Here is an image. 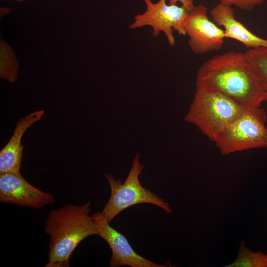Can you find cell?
<instances>
[{"instance_id": "6da1fadb", "label": "cell", "mask_w": 267, "mask_h": 267, "mask_svg": "<svg viewBox=\"0 0 267 267\" xmlns=\"http://www.w3.org/2000/svg\"><path fill=\"white\" fill-rule=\"evenodd\" d=\"M196 84L220 91L246 108L261 107L267 101L245 53L231 50L213 56L199 68Z\"/></svg>"}, {"instance_id": "30bf717a", "label": "cell", "mask_w": 267, "mask_h": 267, "mask_svg": "<svg viewBox=\"0 0 267 267\" xmlns=\"http://www.w3.org/2000/svg\"><path fill=\"white\" fill-rule=\"evenodd\" d=\"M44 112L43 110L35 111L17 122L12 135L0 151V174L20 172L23 151L22 136L27 129L42 119Z\"/></svg>"}, {"instance_id": "52a82bcc", "label": "cell", "mask_w": 267, "mask_h": 267, "mask_svg": "<svg viewBox=\"0 0 267 267\" xmlns=\"http://www.w3.org/2000/svg\"><path fill=\"white\" fill-rule=\"evenodd\" d=\"M183 27L189 38V46L194 53L219 51L222 47L225 38L223 29L209 19L205 6H195L189 11Z\"/></svg>"}, {"instance_id": "3957f363", "label": "cell", "mask_w": 267, "mask_h": 267, "mask_svg": "<svg viewBox=\"0 0 267 267\" xmlns=\"http://www.w3.org/2000/svg\"><path fill=\"white\" fill-rule=\"evenodd\" d=\"M246 108L215 89L196 84V91L185 120L215 142L218 135Z\"/></svg>"}, {"instance_id": "5b68a950", "label": "cell", "mask_w": 267, "mask_h": 267, "mask_svg": "<svg viewBox=\"0 0 267 267\" xmlns=\"http://www.w3.org/2000/svg\"><path fill=\"white\" fill-rule=\"evenodd\" d=\"M267 114L261 107L246 108L218 135L214 142L224 155L267 147Z\"/></svg>"}, {"instance_id": "2e32d148", "label": "cell", "mask_w": 267, "mask_h": 267, "mask_svg": "<svg viewBox=\"0 0 267 267\" xmlns=\"http://www.w3.org/2000/svg\"><path fill=\"white\" fill-rule=\"evenodd\" d=\"M17 1H24V0H16Z\"/></svg>"}, {"instance_id": "277c9868", "label": "cell", "mask_w": 267, "mask_h": 267, "mask_svg": "<svg viewBox=\"0 0 267 267\" xmlns=\"http://www.w3.org/2000/svg\"><path fill=\"white\" fill-rule=\"evenodd\" d=\"M139 157V154L136 153L124 183H122L121 179L115 180L111 174H104L110 185L111 194L101 213L109 223L124 210L140 203L153 204L167 213H173L167 202L141 184L139 176L144 167L140 162Z\"/></svg>"}, {"instance_id": "9c48e42d", "label": "cell", "mask_w": 267, "mask_h": 267, "mask_svg": "<svg viewBox=\"0 0 267 267\" xmlns=\"http://www.w3.org/2000/svg\"><path fill=\"white\" fill-rule=\"evenodd\" d=\"M92 217L96 224L97 235L108 243L111 249L110 267H166L165 265L156 264L148 260L136 253L126 237L110 225L101 212L95 213Z\"/></svg>"}, {"instance_id": "7c38bea8", "label": "cell", "mask_w": 267, "mask_h": 267, "mask_svg": "<svg viewBox=\"0 0 267 267\" xmlns=\"http://www.w3.org/2000/svg\"><path fill=\"white\" fill-rule=\"evenodd\" d=\"M236 259L225 267H267V254L252 252L241 239Z\"/></svg>"}, {"instance_id": "ba28073f", "label": "cell", "mask_w": 267, "mask_h": 267, "mask_svg": "<svg viewBox=\"0 0 267 267\" xmlns=\"http://www.w3.org/2000/svg\"><path fill=\"white\" fill-rule=\"evenodd\" d=\"M53 195L28 182L20 172L0 174V201L21 207L41 209L53 204Z\"/></svg>"}, {"instance_id": "4fadbf2b", "label": "cell", "mask_w": 267, "mask_h": 267, "mask_svg": "<svg viewBox=\"0 0 267 267\" xmlns=\"http://www.w3.org/2000/svg\"><path fill=\"white\" fill-rule=\"evenodd\" d=\"M245 53L267 93V47L250 48Z\"/></svg>"}, {"instance_id": "8992f818", "label": "cell", "mask_w": 267, "mask_h": 267, "mask_svg": "<svg viewBox=\"0 0 267 267\" xmlns=\"http://www.w3.org/2000/svg\"><path fill=\"white\" fill-rule=\"evenodd\" d=\"M166 0H159L154 3L151 0H143L146 6V11L134 17V21L130 25L129 28L135 29L150 26L154 37L162 32L169 44L174 46L175 44L174 31L180 35H186L183 23L189 11L182 5L168 4Z\"/></svg>"}, {"instance_id": "8fae6325", "label": "cell", "mask_w": 267, "mask_h": 267, "mask_svg": "<svg viewBox=\"0 0 267 267\" xmlns=\"http://www.w3.org/2000/svg\"><path fill=\"white\" fill-rule=\"evenodd\" d=\"M211 15L213 22L223 28L225 38L240 42L248 49L267 47V39L256 36L237 20L231 6L219 3L211 10Z\"/></svg>"}, {"instance_id": "7a4b0ae2", "label": "cell", "mask_w": 267, "mask_h": 267, "mask_svg": "<svg viewBox=\"0 0 267 267\" xmlns=\"http://www.w3.org/2000/svg\"><path fill=\"white\" fill-rule=\"evenodd\" d=\"M91 203L67 204L51 210L44 230L49 237L48 262L45 267H69L71 256L84 239L97 235L96 224L89 216Z\"/></svg>"}, {"instance_id": "5bb4252c", "label": "cell", "mask_w": 267, "mask_h": 267, "mask_svg": "<svg viewBox=\"0 0 267 267\" xmlns=\"http://www.w3.org/2000/svg\"><path fill=\"white\" fill-rule=\"evenodd\" d=\"M220 3L231 6L234 5L243 10L251 11L256 5H260L266 0H219Z\"/></svg>"}, {"instance_id": "9a60e30c", "label": "cell", "mask_w": 267, "mask_h": 267, "mask_svg": "<svg viewBox=\"0 0 267 267\" xmlns=\"http://www.w3.org/2000/svg\"><path fill=\"white\" fill-rule=\"evenodd\" d=\"M178 2H180L188 11L195 6L194 0H169V4L176 5Z\"/></svg>"}]
</instances>
